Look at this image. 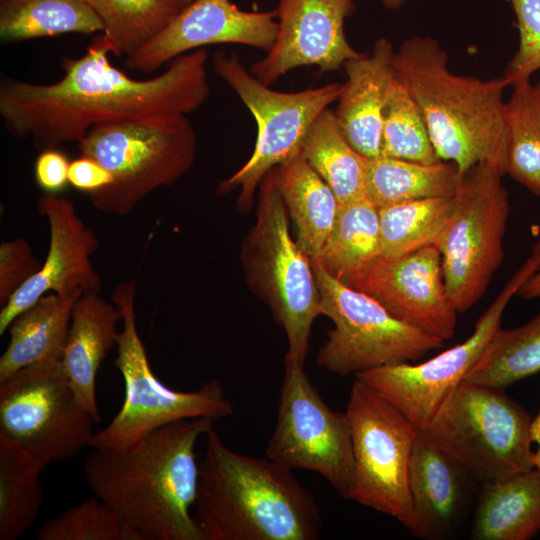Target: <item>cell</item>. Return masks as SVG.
Segmentation results:
<instances>
[{
  "instance_id": "1",
  "label": "cell",
  "mask_w": 540,
  "mask_h": 540,
  "mask_svg": "<svg viewBox=\"0 0 540 540\" xmlns=\"http://www.w3.org/2000/svg\"><path fill=\"white\" fill-rule=\"evenodd\" d=\"M95 38L85 54L65 58L63 77L40 84L5 78L0 115L15 138L38 151L79 143L94 126L164 115H188L208 99V53L200 48L173 59L161 74L134 79L111 64Z\"/></svg>"
},
{
  "instance_id": "2",
  "label": "cell",
  "mask_w": 540,
  "mask_h": 540,
  "mask_svg": "<svg viewBox=\"0 0 540 540\" xmlns=\"http://www.w3.org/2000/svg\"><path fill=\"white\" fill-rule=\"evenodd\" d=\"M214 421L183 419L123 449L93 448L83 465L86 482L128 540H205L192 513L199 480L195 446Z\"/></svg>"
},
{
  "instance_id": "3",
  "label": "cell",
  "mask_w": 540,
  "mask_h": 540,
  "mask_svg": "<svg viewBox=\"0 0 540 540\" xmlns=\"http://www.w3.org/2000/svg\"><path fill=\"white\" fill-rule=\"evenodd\" d=\"M292 471L267 457L233 451L210 429L193 508L204 539H318L319 505Z\"/></svg>"
},
{
  "instance_id": "4",
  "label": "cell",
  "mask_w": 540,
  "mask_h": 540,
  "mask_svg": "<svg viewBox=\"0 0 540 540\" xmlns=\"http://www.w3.org/2000/svg\"><path fill=\"white\" fill-rule=\"evenodd\" d=\"M396 79L425 119L434 149L452 162L459 176L478 163L505 169L506 118L503 77L481 80L453 73L442 46L429 36H413L394 52Z\"/></svg>"
},
{
  "instance_id": "5",
  "label": "cell",
  "mask_w": 540,
  "mask_h": 540,
  "mask_svg": "<svg viewBox=\"0 0 540 540\" xmlns=\"http://www.w3.org/2000/svg\"><path fill=\"white\" fill-rule=\"evenodd\" d=\"M241 264L249 288L284 329L286 353L304 365L321 298L311 258L291 237L275 168L259 185L256 221L242 245Z\"/></svg>"
},
{
  "instance_id": "6",
  "label": "cell",
  "mask_w": 540,
  "mask_h": 540,
  "mask_svg": "<svg viewBox=\"0 0 540 540\" xmlns=\"http://www.w3.org/2000/svg\"><path fill=\"white\" fill-rule=\"evenodd\" d=\"M197 134L187 115H164L94 126L81 139L80 156L92 158L114 177L89 195L104 213L125 216L160 187L176 182L193 165Z\"/></svg>"
},
{
  "instance_id": "7",
  "label": "cell",
  "mask_w": 540,
  "mask_h": 540,
  "mask_svg": "<svg viewBox=\"0 0 540 540\" xmlns=\"http://www.w3.org/2000/svg\"><path fill=\"white\" fill-rule=\"evenodd\" d=\"M135 297L134 279L115 286L111 295L122 317L114 364L124 380L125 398L112 421L94 432L89 445L92 448L123 449L166 424L195 417L217 420L234 411L223 386L216 380L190 392L170 389L159 381L137 331Z\"/></svg>"
},
{
  "instance_id": "8",
  "label": "cell",
  "mask_w": 540,
  "mask_h": 540,
  "mask_svg": "<svg viewBox=\"0 0 540 540\" xmlns=\"http://www.w3.org/2000/svg\"><path fill=\"white\" fill-rule=\"evenodd\" d=\"M531 422L503 389L463 381L422 431L486 483L534 468Z\"/></svg>"
},
{
  "instance_id": "9",
  "label": "cell",
  "mask_w": 540,
  "mask_h": 540,
  "mask_svg": "<svg viewBox=\"0 0 540 540\" xmlns=\"http://www.w3.org/2000/svg\"><path fill=\"white\" fill-rule=\"evenodd\" d=\"M502 165L482 162L460 176L454 211L439 245L447 295L458 313L485 294L504 259L510 212Z\"/></svg>"
},
{
  "instance_id": "10",
  "label": "cell",
  "mask_w": 540,
  "mask_h": 540,
  "mask_svg": "<svg viewBox=\"0 0 540 540\" xmlns=\"http://www.w3.org/2000/svg\"><path fill=\"white\" fill-rule=\"evenodd\" d=\"M213 69L238 95L257 124L251 156L218 187L221 195L238 187L237 205L246 211L265 175L301 151L315 120L337 102L342 84L333 82L297 92L273 90L247 70L236 54L220 51L213 56Z\"/></svg>"
},
{
  "instance_id": "11",
  "label": "cell",
  "mask_w": 540,
  "mask_h": 540,
  "mask_svg": "<svg viewBox=\"0 0 540 540\" xmlns=\"http://www.w3.org/2000/svg\"><path fill=\"white\" fill-rule=\"evenodd\" d=\"M321 298V315L334 327L321 345L316 363L330 373L355 376L376 367L419 360L444 341L392 316L369 295L329 274L311 258Z\"/></svg>"
},
{
  "instance_id": "12",
  "label": "cell",
  "mask_w": 540,
  "mask_h": 540,
  "mask_svg": "<svg viewBox=\"0 0 540 540\" xmlns=\"http://www.w3.org/2000/svg\"><path fill=\"white\" fill-rule=\"evenodd\" d=\"M95 423L77 402L61 359L28 365L0 381V436L42 469L89 446Z\"/></svg>"
},
{
  "instance_id": "13",
  "label": "cell",
  "mask_w": 540,
  "mask_h": 540,
  "mask_svg": "<svg viewBox=\"0 0 540 540\" xmlns=\"http://www.w3.org/2000/svg\"><path fill=\"white\" fill-rule=\"evenodd\" d=\"M352 438L350 500L413 525L409 466L420 429L363 381L351 386L345 411Z\"/></svg>"
},
{
  "instance_id": "14",
  "label": "cell",
  "mask_w": 540,
  "mask_h": 540,
  "mask_svg": "<svg viewBox=\"0 0 540 540\" xmlns=\"http://www.w3.org/2000/svg\"><path fill=\"white\" fill-rule=\"evenodd\" d=\"M265 454L291 470L319 474L341 497L349 499L354 459L348 417L328 406L304 365L287 353L276 423Z\"/></svg>"
},
{
  "instance_id": "15",
  "label": "cell",
  "mask_w": 540,
  "mask_h": 540,
  "mask_svg": "<svg viewBox=\"0 0 540 540\" xmlns=\"http://www.w3.org/2000/svg\"><path fill=\"white\" fill-rule=\"evenodd\" d=\"M539 266L540 255L532 252L478 319L473 333L463 342L422 363L388 364L363 371L356 378L392 403L420 430H425L479 361L491 337L500 327L509 301Z\"/></svg>"
},
{
  "instance_id": "16",
  "label": "cell",
  "mask_w": 540,
  "mask_h": 540,
  "mask_svg": "<svg viewBox=\"0 0 540 540\" xmlns=\"http://www.w3.org/2000/svg\"><path fill=\"white\" fill-rule=\"evenodd\" d=\"M344 284L431 336L445 341L456 331L458 312L447 295L441 253L435 245L397 257L379 256Z\"/></svg>"
},
{
  "instance_id": "17",
  "label": "cell",
  "mask_w": 540,
  "mask_h": 540,
  "mask_svg": "<svg viewBox=\"0 0 540 540\" xmlns=\"http://www.w3.org/2000/svg\"><path fill=\"white\" fill-rule=\"evenodd\" d=\"M354 10V0H279L275 42L250 72L271 86L302 66H317L321 72L339 70L361 54L345 33V20Z\"/></svg>"
},
{
  "instance_id": "18",
  "label": "cell",
  "mask_w": 540,
  "mask_h": 540,
  "mask_svg": "<svg viewBox=\"0 0 540 540\" xmlns=\"http://www.w3.org/2000/svg\"><path fill=\"white\" fill-rule=\"evenodd\" d=\"M37 210L49 226L47 256L40 270L2 306L0 335L20 312L47 293L68 296L102 290L100 275L91 260L99 240L73 203L59 194L44 193L37 201Z\"/></svg>"
},
{
  "instance_id": "19",
  "label": "cell",
  "mask_w": 540,
  "mask_h": 540,
  "mask_svg": "<svg viewBox=\"0 0 540 540\" xmlns=\"http://www.w3.org/2000/svg\"><path fill=\"white\" fill-rule=\"evenodd\" d=\"M278 31L276 11H245L230 0H193L153 40L126 57V65L150 74L173 59L216 44H240L268 52Z\"/></svg>"
},
{
  "instance_id": "20",
  "label": "cell",
  "mask_w": 540,
  "mask_h": 540,
  "mask_svg": "<svg viewBox=\"0 0 540 540\" xmlns=\"http://www.w3.org/2000/svg\"><path fill=\"white\" fill-rule=\"evenodd\" d=\"M476 479L422 430L409 466L413 509L410 532L421 539L447 538L461 523Z\"/></svg>"
},
{
  "instance_id": "21",
  "label": "cell",
  "mask_w": 540,
  "mask_h": 540,
  "mask_svg": "<svg viewBox=\"0 0 540 540\" xmlns=\"http://www.w3.org/2000/svg\"><path fill=\"white\" fill-rule=\"evenodd\" d=\"M393 44L376 40L370 53L345 62L346 81L334 111L351 146L367 158L380 156L383 112L395 80Z\"/></svg>"
},
{
  "instance_id": "22",
  "label": "cell",
  "mask_w": 540,
  "mask_h": 540,
  "mask_svg": "<svg viewBox=\"0 0 540 540\" xmlns=\"http://www.w3.org/2000/svg\"><path fill=\"white\" fill-rule=\"evenodd\" d=\"M101 292L82 294L76 301L61 358L77 402L96 423L101 421L96 402V375L107 354L116 346L121 313Z\"/></svg>"
},
{
  "instance_id": "23",
  "label": "cell",
  "mask_w": 540,
  "mask_h": 540,
  "mask_svg": "<svg viewBox=\"0 0 540 540\" xmlns=\"http://www.w3.org/2000/svg\"><path fill=\"white\" fill-rule=\"evenodd\" d=\"M540 531V473L529 471L482 483L473 540H527Z\"/></svg>"
},
{
  "instance_id": "24",
  "label": "cell",
  "mask_w": 540,
  "mask_h": 540,
  "mask_svg": "<svg viewBox=\"0 0 540 540\" xmlns=\"http://www.w3.org/2000/svg\"><path fill=\"white\" fill-rule=\"evenodd\" d=\"M81 295L47 293L13 319L0 358V381L28 365L62 358L73 307Z\"/></svg>"
},
{
  "instance_id": "25",
  "label": "cell",
  "mask_w": 540,
  "mask_h": 540,
  "mask_svg": "<svg viewBox=\"0 0 540 540\" xmlns=\"http://www.w3.org/2000/svg\"><path fill=\"white\" fill-rule=\"evenodd\" d=\"M277 184L297 230V244L318 257L335 223L339 202L302 151L275 168Z\"/></svg>"
},
{
  "instance_id": "26",
  "label": "cell",
  "mask_w": 540,
  "mask_h": 540,
  "mask_svg": "<svg viewBox=\"0 0 540 540\" xmlns=\"http://www.w3.org/2000/svg\"><path fill=\"white\" fill-rule=\"evenodd\" d=\"M301 151L333 190L340 205L365 197L369 158L347 141L334 111L328 108L318 116Z\"/></svg>"
},
{
  "instance_id": "27",
  "label": "cell",
  "mask_w": 540,
  "mask_h": 540,
  "mask_svg": "<svg viewBox=\"0 0 540 540\" xmlns=\"http://www.w3.org/2000/svg\"><path fill=\"white\" fill-rule=\"evenodd\" d=\"M460 176L452 162L423 164L379 156L369 158L365 197L382 208L417 199L454 195Z\"/></svg>"
},
{
  "instance_id": "28",
  "label": "cell",
  "mask_w": 540,
  "mask_h": 540,
  "mask_svg": "<svg viewBox=\"0 0 540 540\" xmlns=\"http://www.w3.org/2000/svg\"><path fill=\"white\" fill-rule=\"evenodd\" d=\"M102 30V23L88 0H0L3 42Z\"/></svg>"
},
{
  "instance_id": "29",
  "label": "cell",
  "mask_w": 540,
  "mask_h": 540,
  "mask_svg": "<svg viewBox=\"0 0 540 540\" xmlns=\"http://www.w3.org/2000/svg\"><path fill=\"white\" fill-rule=\"evenodd\" d=\"M103 30L95 37L128 57L158 36L193 0H88Z\"/></svg>"
},
{
  "instance_id": "30",
  "label": "cell",
  "mask_w": 540,
  "mask_h": 540,
  "mask_svg": "<svg viewBox=\"0 0 540 540\" xmlns=\"http://www.w3.org/2000/svg\"><path fill=\"white\" fill-rule=\"evenodd\" d=\"M380 256L379 209L366 197L339 206L331 233L317 257L346 283Z\"/></svg>"
},
{
  "instance_id": "31",
  "label": "cell",
  "mask_w": 540,
  "mask_h": 540,
  "mask_svg": "<svg viewBox=\"0 0 540 540\" xmlns=\"http://www.w3.org/2000/svg\"><path fill=\"white\" fill-rule=\"evenodd\" d=\"M454 195L417 199L379 209L380 256L439 247L454 211Z\"/></svg>"
},
{
  "instance_id": "32",
  "label": "cell",
  "mask_w": 540,
  "mask_h": 540,
  "mask_svg": "<svg viewBox=\"0 0 540 540\" xmlns=\"http://www.w3.org/2000/svg\"><path fill=\"white\" fill-rule=\"evenodd\" d=\"M512 87L505 104V174L540 196V89L530 78Z\"/></svg>"
},
{
  "instance_id": "33",
  "label": "cell",
  "mask_w": 540,
  "mask_h": 540,
  "mask_svg": "<svg viewBox=\"0 0 540 540\" xmlns=\"http://www.w3.org/2000/svg\"><path fill=\"white\" fill-rule=\"evenodd\" d=\"M43 469L21 448L0 436V540H16L37 519L44 496Z\"/></svg>"
},
{
  "instance_id": "34",
  "label": "cell",
  "mask_w": 540,
  "mask_h": 540,
  "mask_svg": "<svg viewBox=\"0 0 540 540\" xmlns=\"http://www.w3.org/2000/svg\"><path fill=\"white\" fill-rule=\"evenodd\" d=\"M540 371V311L525 324L495 331L465 381L504 389Z\"/></svg>"
},
{
  "instance_id": "35",
  "label": "cell",
  "mask_w": 540,
  "mask_h": 540,
  "mask_svg": "<svg viewBox=\"0 0 540 540\" xmlns=\"http://www.w3.org/2000/svg\"><path fill=\"white\" fill-rule=\"evenodd\" d=\"M380 156L423 164L441 161L421 110L396 77L383 112Z\"/></svg>"
},
{
  "instance_id": "36",
  "label": "cell",
  "mask_w": 540,
  "mask_h": 540,
  "mask_svg": "<svg viewBox=\"0 0 540 540\" xmlns=\"http://www.w3.org/2000/svg\"><path fill=\"white\" fill-rule=\"evenodd\" d=\"M38 540H128L115 513L97 497L74 505L46 521Z\"/></svg>"
},
{
  "instance_id": "37",
  "label": "cell",
  "mask_w": 540,
  "mask_h": 540,
  "mask_svg": "<svg viewBox=\"0 0 540 540\" xmlns=\"http://www.w3.org/2000/svg\"><path fill=\"white\" fill-rule=\"evenodd\" d=\"M508 1L516 17L519 43L502 77L512 86L540 69V0Z\"/></svg>"
},
{
  "instance_id": "38",
  "label": "cell",
  "mask_w": 540,
  "mask_h": 540,
  "mask_svg": "<svg viewBox=\"0 0 540 540\" xmlns=\"http://www.w3.org/2000/svg\"><path fill=\"white\" fill-rule=\"evenodd\" d=\"M42 267L29 242L18 237L0 245V305L32 278Z\"/></svg>"
},
{
  "instance_id": "39",
  "label": "cell",
  "mask_w": 540,
  "mask_h": 540,
  "mask_svg": "<svg viewBox=\"0 0 540 540\" xmlns=\"http://www.w3.org/2000/svg\"><path fill=\"white\" fill-rule=\"evenodd\" d=\"M70 161L57 148L40 151L35 165V181L44 193L59 194L69 184Z\"/></svg>"
},
{
  "instance_id": "40",
  "label": "cell",
  "mask_w": 540,
  "mask_h": 540,
  "mask_svg": "<svg viewBox=\"0 0 540 540\" xmlns=\"http://www.w3.org/2000/svg\"><path fill=\"white\" fill-rule=\"evenodd\" d=\"M68 180L73 188L90 195L112 185L114 177L96 160L80 156L70 162Z\"/></svg>"
},
{
  "instance_id": "41",
  "label": "cell",
  "mask_w": 540,
  "mask_h": 540,
  "mask_svg": "<svg viewBox=\"0 0 540 540\" xmlns=\"http://www.w3.org/2000/svg\"><path fill=\"white\" fill-rule=\"evenodd\" d=\"M532 251L540 254V241L534 244ZM516 295L523 299L540 298V266L521 284Z\"/></svg>"
},
{
  "instance_id": "42",
  "label": "cell",
  "mask_w": 540,
  "mask_h": 540,
  "mask_svg": "<svg viewBox=\"0 0 540 540\" xmlns=\"http://www.w3.org/2000/svg\"><path fill=\"white\" fill-rule=\"evenodd\" d=\"M531 438L537 444V450L533 455L534 468L540 473V411L531 422Z\"/></svg>"
},
{
  "instance_id": "43",
  "label": "cell",
  "mask_w": 540,
  "mask_h": 540,
  "mask_svg": "<svg viewBox=\"0 0 540 540\" xmlns=\"http://www.w3.org/2000/svg\"><path fill=\"white\" fill-rule=\"evenodd\" d=\"M407 0H381L385 7L388 9H398L400 8Z\"/></svg>"
},
{
  "instance_id": "44",
  "label": "cell",
  "mask_w": 540,
  "mask_h": 540,
  "mask_svg": "<svg viewBox=\"0 0 540 540\" xmlns=\"http://www.w3.org/2000/svg\"><path fill=\"white\" fill-rule=\"evenodd\" d=\"M539 89H540V87H539Z\"/></svg>"
}]
</instances>
